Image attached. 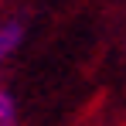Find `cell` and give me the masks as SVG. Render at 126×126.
Returning <instances> with one entry per match:
<instances>
[{
  "label": "cell",
  "instance_id": "cell-1",
  "mask_svg": "<svg viewBox=\"0 0 126 126\" xmlns=\"http://www.w3.org/2000/svg\"><path fill=\"white\" fill-rule=\"evenodd\" d=\"M24 34H27V27H24V21H17V17H10V21L0 24V62H7V58L21 48Z\"/></svg>",
  "mask_w": 126,
  "mask_h": 126
},
{
  "label": "cell",
  "instance_id": "cell-2",
  "mask_svg": "<svg viewBox=\"0 0 126 126\" xmlns=\"http://www.w3.org/2000/svg\"><path fill=\"white\" fill-rule=\"evenodd\" d=\"M0 126H21V106L10 89H0Z\"/></svg>",
  "mask_w": 126,
  "mask_h": 126
}]
</instances>
